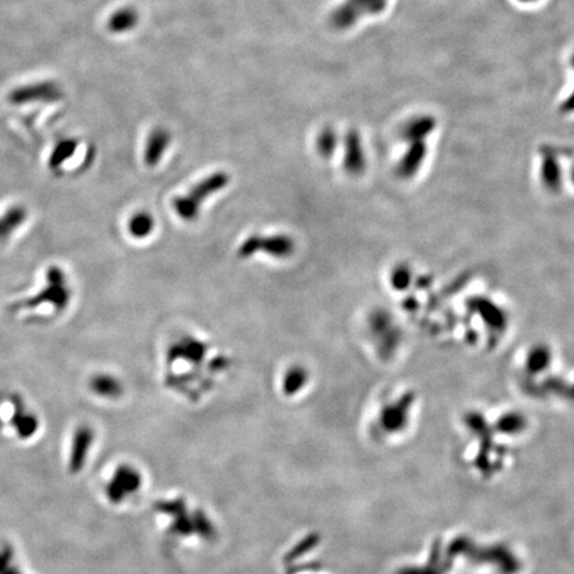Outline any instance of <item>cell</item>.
<instances>
[{
    "mask_svg": "<svg viewBox=\"0 0 574 574\" xmlns=\"http://www.w3.org/2000/svg\"><path fill=\"white\" fill-rule=\"evenodd\" d=\"M549 361H551L549 349L541 346V347H536L530 351L527 364H528L530 371L539 372L541 370H545L549 366Z\"/></svg>",
    "mask_w": 574,
    "mask_h": 574,
    "instance_id": "obj_17",
    "label": "cell"
},
{
    "mask_svg": "<svg viewBox=\"0 0 574 574\" xmlns=\"http://www.w3.org/2000/svg\"><path fill=\"white\" fill-rule=\"evenodd\" d=\"M345 156L343 167L349 176L358 177L364 173L367 168V156L363 145V140L357 129H349L343 141Z\"/></svg>",
    "mask_w": 574,
    "mask_h": 574,
    "instance_id": "obj_6",
    "label": "cell"
},
{
    "mask_svg": "<svg viewBox=\"0 0 574 574\" xmlns=\"http://www.w3.org/2000/svg\"><path fill=\"white\" fill-rule=\"evenodd\" d=\"M143 483L140 472L132 465H120L114 473L105 492L113 504H121L126 497L136 494Z\"/></svg>",
    "mask_w": 574,
    "mask_h": 574,
    "instance_id": "obj_5",
    "label": "cell"
},
{
    "mask_svg": "<svg viewBox=\"0 0 574 574\" xmlns=\"http://www.w3.org/2000/svg\"><path fill=\"white\" fill-rule=\"evenodd\" d=\"M390 0H345L330 15V25L337 31H347L361 19L382 15Z\"/></svg>",
    "mask_w": 574,
    "mask_h": 574,
    "instance_id": "obj_3",
    "label": "cell"
},
{
    "mask_svg": "<svg viewBox=\"0 0 574 574\" xmlns=\"http://www.w3.org/2000/svg\"><path fill=\"white\" fill-rule=\"evenodd\" d=\"M438 128V119L434 114H417L411 117L402 128V140L405 143L412 141H427L428 137L432 135Z\"/></svg>",
    "mask_w": 574,
    "mask_h": 574,
    "instance_id": "obj_8",
    "label": "cell"
},
{
    "mask_svg": "<svg viewBox=\"0 0 574 574\" xmlns=\"http://www.w3.org/2000/svg\"><path fill=\"white\" fill-rule=\"evenodd\" d=\"M297 251V241L287 233H271L262 234L254 233L244 238L237 249L238 258H254L258 254L275 261H287L292 258Z\"/></svg>",
    "mask_w": 574,
    "mask_h": 574,
    "instance_id": "obj_2",
    "label": "cell"
},
{
    "mask_svg": "<svg viewBox=\"0 0 574 574\" xmlns=\"http://www.w3.org/2000/svg\"><path fill=\"white\" fill-rule=\"evenodd\" d=\"M93 443V432L88 427L80 428L72 441V450L69 456V471L79 473L87 462V456Z\"/></svg>",
    "mask_w": 574,
    "mask_h": 574,
    "instance_id": "obj_10",
    "label": "cell"
},
{
    "mask_svg": "<svg viewBox=\"0 0 574 574\" xmlns=\"http://www.w3.org/2000/svg\"><path fill=\"white\" fill-rule=\"evenodd\" d=\"M0 574H19L13 565V556L8 548L0 549Z\"/></svg>",
    "mask_w": 574,
    "mask_h": 574,
    "instance_id": "obj_18",
    "label": "cell"
},
{
    "mask_svg": "<svg viewBox=\"0 0 574 574\" xmlns=\"http://www.w3.org/2000/svg\"><path fill=\"white\" fill-rule=\"evenodd\" d=\"M408 282H409V273L407 269L399 268V269H395V271H393L391 285L394 286L395 289H405Z\"/></svg>",
    "mask_w": 574,
    "mask_h": 574,
    "instance_id": "obj_19",
    "label": "cell"
},
{
    "mask_svg": "<svg viewBox=\"0 0 574 574\" xmlns=\"http://www.w3.org/2000/svg\"><path fill=\"white\" fill-rule=\"evenodd\" d=\"M339 138L333 126H325L316 138V153L325 160L333 157L338 149Z\"/></svg>",
    "mask_w": 574,
    "mask_h": 574,
    "instance_id": "obj_16",
    "label": "cell"
},
{
    "mask_svg": "<svg viewBox=\"0 0 574 574\" xmlns=\"http://www.w3.org/2000/svg\"><path fill=\"white\" fill-rule=\"evenodd\" d=\"M140 20V13L133 7H124L114 12L109 19V30L114 34L132 31Z\"/></svg>",
    "mask_w": 574,
    "mask_h": 574,
    "instance_id": "obj_15",
    "label": "cell"
},
{
    "mask_svg": "<svg viewBox=\"0 0 574 574\" xmlns=\"http://www.w3.org/2000/svg\"><path fill=\"white\" fill-rule=\"evenodd\" d=\"M558 112L563 116L568 114H573L574 113V90L566 96V99L563 100L560 107H558Z\"/></svg>",
    "mask_w": 574,
    "mask_h": 574,
    "instance_id": "obj_20",
    "label": "cell"
},
{
    "mask_svg": "<svg viewBox=\"0 0 574 574\" xmlns=\"http://www.w3.org/2000/svg\"><path fill=\"white\" fill-rule=\"evenodd\" d=\"M92 393L104 399L116 400L120 399L125 393L123 382L111 373H99L90 379Z\"/></svg>",
    "mask_w": 574,
    "mask_h": 574,
    "instance_id": "obj_12",
    "label": "cell"
},
{
    "mask_svg": "<svg viewBox=\"0 0 574 574\" xmlns=\"http://www.w3.org/2000/svg\"><path fill=\"white\" fill-rule=\"evenodd\" d=\"M541 180L549 188H558L561 185L563 172L560 162L552 150H541Z\"/></svg>",
    "mask_w": 574,
    "mask_h": 574,
    "instance_id": "obj_14",
    "label": "cell"
},
{
    "mask_svg": "<svg viewBox=\"0 0 574 574\" xmlns=\"http://www.w3.org/2000/svg\"><path fill=\"white\" fill-rule=\"evenodd\" d=\"M310 371L304 364H293L283 372L281 390L285 396L294 397L301 394L310 383Z\"/></svg>",
    "mask_w": 574,
    "mask_h": 574,
    "instance_id": "obj_11",
    "label": "cell"
},
{
    "mask_svg": "<svg viewBox=\"0 0 574 574\" xmlns=\"http://www.w3.org/2000/svg\"><path fill=\"white\" fill-rule=\"evenodd\" d=\"M209 354V346L203 339L196 338L193 335H184L172 343L167 351V363L173 366L179 361L201 366Z\"/></svg>",
    "mask_w": 574,
    "mask_h": 574,
    "instance_id": "obj_4",
    "label": "cell"
},
{
    "mask_svg": "<svg viewBox=\"0 0 574 574\" xmlns=\"http://www.w3.org/2000/svg\"><path fill=\"white\" fill-rule=\"evenodd\" d=\"M570 66H572V68L574 69V52L572 54V56H570Z\"/></svg>",
    "mask_w": 574,
    "mask_h": 574,
    "instance_id": "obj_22",
    "label": "cell"
},
{
    "mask_svg": "<svg viewBox=\"0 0 574 574\" xmlns=\"http://www.w3.org/2000/svg\"><path fill=\"white\" fill-rule=\"evenodd\" d=\"M156 218L155 215L147 210H138L132 214L128 220L126 229L129 236L138 241H144L152 236L156 230Z\"/></svg>",
    "mask_w": 574,
    "mask_h": 574,
    "instance_id": "obj_13",
    "label": "cell"
},
{
    "mask_svg": "<svg viewBox=\"0 0 574 574\" xmlns=\"http://www.w3.org/2000/svg\"><path fill=\"white\" fill-rule=\"evenodd\" d=\"M570 179H572V182L574 184V167L572 168V170H570Z\"/></svg>",
    "mask_w": 574,
    "mask_h": 574,
    "instance_id": "obj_23",
    "label": "cell"
},
{
    "mask_svg": "<svg viewBox=\"0 0 574 574\" xmlns=\"http://www.w3.org/2000/svg\"><path fill=\"white\" fill-rule=\"evenodd\" d=\"M170 144L172 135L167 128L158 126L149 133L144 147V164L148 168L157 167L168 152Z\"/></svg>",
    "mask_w": 574,
    "mask_h": 574,
    "instance_id": "obj_7",
    "label": "cell"
},
{
    "mask_svg": "<svg viewBox=\"0 0 574 574\" xmlns=\"http://www.w3.org/2000/svg\"><path fill=\"white\" fill-rule=\"evenodd\" d=\"M230 174L217 170L196 182L189 191L179 194L172 200V209L184 222H194L200 218L206 201L230 185Z\"/></svg>",
    "mask_w": 574,
    "mask_h": 574,
    "instance_id": "obj_1",
    "label": "cell"
},
{
    "mask_svg": "<svg viewBox=\"0 0 574 574\" xmlns=\"http://www.w3.org/2000/svg\"><path fill=\"white\" fill-rule=\"evenodd\" d=\"M520 3H524V4H530V3H536V1H539V0H518Z\"/></svg>",
    "mask_w": 574,
    "mask_h": 574,
    "instance_id": "obj_21",
    "label": "cell"
},
{
    "mask_svg": "<svg viewBox=\"0 0 574 574\" xmlns=\"http://www.w3.org/2000/svg\"><path fill=\"white\" fill-rule=\"evenodd\" d=\"M427 141H412L408 143V148L405 149V155L400 158L397 164V172L402 177H412L415 176L424 160L427 157Z\"/></svg>",
    "mask_w": 574,
    "mask_h": 574,
    "instance_id": "obj_9",
    "label": "cell"
}]
</instances>
